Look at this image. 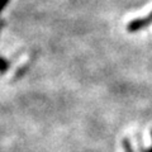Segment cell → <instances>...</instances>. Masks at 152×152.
<instances>
[{
  "label": "cell",
  "mask_w": 152,
  "mask_h": 152,
  "mask_svg": "<svg viewBox=\"0 0 152 152\" xmlns=\"http://www.w3.org/2000/svg\"><path fill=\"white\" fill-rule=\"evenodd\" d=\"M8 69H9V62L5 58L0 57V72H5Z\"/></svg>",
  "instance_id": "obj_3"
},
{
  "label": "cell",
  "mask_w": 152,
  "mask_h": 152,
  "mask_svg": "<svg viewBox=\"0 0 152 152\" xmlns=\"http://www.w3.org/2000/svg\"><path fill=\"white\" fill-rule=\"evenodd\" d=\"M152 20L147 17V18H137V19H133V20H131L129 23H128L127 26V31L131 32V33H134V32H138L140 29H142V28H145L150 24Z\"/></svg>",
  "instance_id": "obj_1"
},
{
  "label": "cell",
  "mask_w": 152,
  "mask_h": 152,
  "mask_svg": "<svg viewBox=\"0 0 152 152\" xmlns=\"http://www.w3.org/2000/svg\"><path fill=\"white\" fill-rule=\"evenodd\" d=\"M9 0H0V13H1V10L4 8H5V5L8 4Z\"/></svg>",
  "instance_id": "obj_4"
},
{
  "label": "cell",
  "mask_w": 152,
  "mask_h": 152,
  "mask_svg": "<svg viewBox=\"0 0 152 152\" xmlns=\"http://www.w3.org/2000/svg\"><path fill=\"white\" fill-rule=\"evenodd\" d=\"M148 18H150V19H151V20H152V12L150 13V15H148Z\"/></svg>",
  "instance_id": "obj_6"
},
{
  "label": "cell",
  "mask_w": 152,
  "mask_h": 152,
  "mask_svg": "<svg viewBox=\"0 0 152 152\" xmlns=\"http://www.w3.org/2000/svg\"><path fill=\"white\" fill-rule=\"evenodd\" d=\"M0 27H1V24H0Z\"/></svg>",
  "instance_id": "obj_7"
},
{
  "label": "cell",
  "mask_w": 152,
  "mask_h": 152,
  "mask_svg": "<svg viewBox=\"0 0 152 152\" xmlns=\"http://www.w3.org/2000/svg\"><path fill=\"white\" fill-rule=\"evenodd\" d=\"M151 134H152V132H151ZM146 152H152V147H151V148H148V150H147Z\"/></svg>",
  "instance_id": "obj_5"
},
{
  "label": "cell",
  "mask_w": 152,
  "mask_h": 152,
  "mask_svg": "<svg viewBox=\"0 0 152 152\" xmlns=\"http://www.w3.org/2000/svg\"><path fill=\"white\" fill-rule=\"evenodd\" d=\"M122 145H123V148H124V152H134V151H133V147L131 145V142H129V140H128V138L123 140Z\"/></svg>",
  "instance_id": "obj_2"
}]
</instances>
